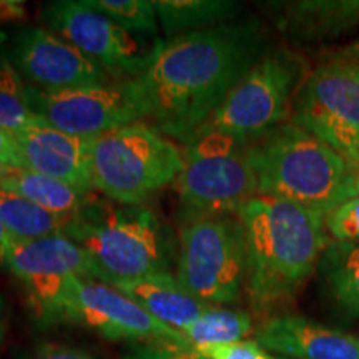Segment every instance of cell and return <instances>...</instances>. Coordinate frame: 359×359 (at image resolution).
Here are the masks:
<instances>
[{"instance_id":"6da1fadb","label":"cell","mask_w":359,"mask_h":359,"mask_svg":"<svg viewBox=\"0 0 359 359\" xmlns=\"http://www.w3.org/2000/svg\"><path fill=\"white\" fill-rule=\"evenodd\" d=\"M264 53L266 35L258 20L177 35L132 80L142 120L187 143Z\"/></svg>"},{"instance_id":"7a4b0ae2","label":"cell","mask_w":359,"mask_h":359,"mask_svg":"<svg viewBox=\"0 0 359 359\" xmlns=\"http://www.w3.org/2000/svg\"><path fill=\"white\" fill-rule=\"evenodd\" d=\"M248 250L246 290L255 308L288 303L320 264L331 243L325 215L273 196L257 195L236 212Z\"/></svg>"},{"instance_id":"3957f363","label":"cell","mask_w":359,"mask_h":359,"mask_svg":"<svg viewBox=\"0 0 359 359\" xmlns=\"http://www.w3.org/2000/svg\"><path fill=\"white\" fill-rule=\"evenodd\" d=\"M258 195L273 196L326 217L353 196L351 163L293 123L251 140Z\"/></svg>"},{"instance_id":"277c9868","label":"cell","mask_w":359,"mask_h":359,"mask_svg":"<svg viewBox=\"0 0 359 359\" xmlns=\"http://www.w3.org/2000/svg\"><path fill=\"white\" fill-rule=\"evenodd\" d=\"M64 236L88 251L105 285L168 273L173 257L170 233L151 210L97 196L70 219Z\"/></svg>"},{"instance_id":"5b68a950","label":"cell","mask_w":359,"mask_h":359,"mask_svg":"<svg viewBox=\"0 0 359 359\" xmlns=\"http://www.w3.org/2000/svg\"><path fill=\"white\" fill-rule=\"evenodd\" d=\"M183 150L145 122L116 128L90 142V172L95 191L110 201L142 206L175 183Z\"/></svg>"},{"instance_id":"8992f818","label":"cell","mask_w":359,"mask_h":359,"mask_svg":"<svg viewBox=\"0 0 359 359\" xmlns=\"http://www.w3.org/2000/svg\"><path fill=\"white\" fill-rule=\"evenodd\" d=\"M183 222L236 215L258 195L251 140L200 132L185 143L183 168L175 180Z\"/></svg>"},{"instance_id":"52a82bcc","label":"cell","mask_w":359,"mask_h":359,"mask_svg":"<svg viewBox=\"0 0 359 359\" xmlns=\"http://www.w3.org/2000/svg\"><path fill=\"white\" fill-rule=\"evenodd\" d=\"M248 278V250L236 215L183 223L177 280L188 294L210 306L235 304Z\"/></svg>"},{"instance_id":"ba28073f","label":"cell","mask_w":359,"mask_h":359,"mask_svg":"<svg viewBox=\"0 0 359 359\" xmlns=\"http://www.w3.org/2000/svg\"><path fill=\"white\" fill-rule=\"evenodd\" d=\"M303 82L302 57L286 48L266 52L196 133L222 132L255 140L293 114Z\"/></svg>"},{"instance_id":"9c48e42d","label":"cell","mask_w":359,"mask_h":359,"mask_svg":"<svg viewBox=\"0 0 359 359\" xmlns=\"http://www.w3.org/2000/svg\"><path fill=\"white\" fill-rule=\"evenodd\" d=\"M48 30L65 39L114 80H133L150 69L163 40L123 30L85 0H55L40 8Z\"/></svg>"},{"instance_id":"30bf717a","label":"cell","mask_w":359,"mask_h":359,"mask_svg":"<svg viewBox=\"0 0 359 359\" xmlns=\"http://www.w3.org/2000/svg\"><path fill=\"white\" fill-rule=\"evenodd\" d=\"M6 268L24 286L34 320L45 327L65 323L67 296L75 278L100 281L88 251L64 235L13 238Z\"/></svg>"},{"instance_id":"8fae6325","label":"cell","mask_w":359,"mask_h":359,"mask_svg":"<svg viewBox=\"0 0 359 359\" xmlns=\"http://www.w3.org/2000/svg\"><path fill=\"white\" fill-rule=\"evenodd\" d=\"M291 123L348 161L359 156V62L348 53L318 65L296 95Z\"/></svg>"},{"instance_id":"7c38bea8","label":"cell","mask_w":359,"mask_h":359,"mask_svg":"<svg viewBox=\"0 0 359 359\" xmlns=\"http://www.w3.org/2000/svg\"><path fill=\"white\" fill-rule=\"evenodd\" d=\"M25 100L40 122L80 138H95L142 122L132 80H110L60 92L25 85Z\"/></svg>"},{"instance_id":"4fadbf2b","label":"cell","mask_w":359,"mask_h":359,"mask_svg":"<svg viewBox=\"0 0 359 359\" xmlns=\"http://www.w3.org/2000/svg\"><path fill=\"white\" fill-rule=\"evenodd\" d=\"M0 55L22 82L43 92L93 87L114 80L77 47L40 27H19L8 32Z\"/></svg>"},{"instance_id":"5bb4252c","label":"cell","mask_w":359,"mask_h":359,"mask_svg":"<svg viewBox=\"0 0 359 359\" xmlns=\"http://www.w3.org/2000/svg\"><path fill=\"white\" fill-rule=\"evenodd\" d=\"M65 323H74L110 341L191 344L185 334L148 314L132 298L102 281L75 278L65 303Z\"/></svg>"},{"instance_id":"9a60e30c","label":"cell","mask_w":359,"mask_h":359,"mask_svg":"<svg viewBox=\"0 0 359 359\" xmlns=\"http://www.w3.org/2000/svg\"><path fill=\"white\" fill-rule=\"evenodd\" d=\"M13 137L22 168L57 178L82 191H95L90 172L92 138L58 132L42 122L22 128Z\"/></svg>"},{"instance_id":"2e32d148","label":"cell","mask_w":359,"mask_h":359,"mask_svg":"<svg viewBox=\"0 0 359 359\" xmlns=\"http://www.w3.org/2000/svg\"><path fill=\"white\" fill-rule=\"evenodd\" d=\"M257 343L278 359H359L358 336L294 314L264 321Z\"/></svg>"},{"instance_id":"e0dca14e","label":"cell","mask_w":359,"mask_h":359,"mask_svg":"<svg viewBox=\"0 0 359 359\" xmlns=\"http://www.w3.org/2000/svg\"><path fill=\"white\" fill-rule=\"evenodd\" d=\"M271 8L283 32L302 42L331 40L359 29V0H302Z\"/></svg>"},{"instance_id":"ac0fdd59","label":"cell","mask_w":359,"mask_h":359,"mask_svg":"<svg viewBox=\"0 0 359 359\" xmlns=\"http://www.w3.org/2000/svg\"><path fill=\"white\" fill-rule=\"evenodd\" d=\"M110 286L132 298L155 320L180 333L212 308L188 294L177 276L170 273H158L130 281H115Z\"/></svg>"},{"instance_id":"d6986e66","label":"cell","mask_w":359,"mask_h":359,"mask_svg":"<svg viewBox=\"0 0 359 359\" xmlns=\"http://www.w3.org/2000/svg\"><path fill=\"white\" fill-rule=\"evenodd\" d=\"M2 188L19 193L40 208L64 218L77 217L95 198V193L82 191L60 180L25 168H12Z\"/></svg>"},{"instance_id":"ffe728a7","label":"cell","mask_w":359,"mask_h":359,"mask_svg":"<svg viewBox=\"0 0 359 359\" xmlns=\"http://www.w3.org/2000/svg\"><path fill=\"white\" fill-rule=\"evenodd\" d=\"M323 280L344 316H359V241H331L320 259Z\"/></svg>"},{"instance_id":"44dd1931","label":"cell","mask_w":359,"mask_h":359,"mask_svg":"<svg viewBox=\"0 0 359 359\" xmlns=\"http://www.w3.org/2000/svg\"><path fill=\"white\" fill-rule=\"evenodd\" d=\"M155 11L165 34H188L226 24L240 11L231 0H156Z\"/></svg>"},{"instance_id":"7402d4cb","label":"cell","mask_w":359,"mask_h":359,"mask_svg":"<svg viewBox=\"0 0 359 359\" xmlns=\"http://www.w3.org/2000/svg\"><path fill=\"white\" fill-rule=\"evenodd\" d=\"M70 219L40 208L19 193L0 188V222L15 240L65 235Z\"/></svg>"},{"instance_id":"603a6c76","label":"cell","mask_w":359,"mask_h":359,"mask_svg":"<svg viewBox=\"0 0 359 359\" xmlns=\"http://www.w3.org/2000/svg\"><path fill=\"white\" fill-rule=\"evenodd\" d=\"M253 331L248 313L240 309L212 306L183 331L195 348L243 341Z\"/></svg>"},{"instance_id":"cb8c5ba5","label":"cell","mask_w":359,"mask_h":359,"mask_svg":"<svg viewBox=\"0 0 359 359\" xmlns=\"http://www.w3.org/2000/svg\"><path fill=\"white\" fill-rule=\"evenodd\" d=\"M25 100V83L13 67L0 55V128L17 133L39 123Z\"/></svg>"},{"instance_id":"d4e9b609","label":"cell","mask_w":359,"mask_h":359,"mask_svg":"<svg viewBox=\"0 0 359 359\" xmlns=\"http://www.w3.org/2000/svg\"><path fill=\"white\" fill-rule=\"evenodd\" d=\"M85 2L127 32L156 37L158 15H156L155 4L150 0H85Z\"/></svg>"},{"instance_id":"484cf974","label":"cell","mask_w":359,"mask_h":359,"mask_svg":"<svg viewBox=\"0 0 359 359\" xmlns=\"http://www.w3.org/2000/svg\"><path fill=\"white\" fill-rule=\"evenodd\" d=\"M327 235L339 243L359 241V196H353L336 206L325 217Z\"/></svg>"},{"instance_id":"4316f807","label":"cell","mask_w":359,"mask_h":359,"mask_svg":"<svg viewBox=\"0 0 359 359\" xmlns=\"http://www.w3.org/2000/svg\"><path fill=\"white\" fill-rule=\"evenodd\" d=\"M122 359H206L193 344L170 343H135L125 349Z\"/></svg>"},{"instance_id":"83f0119b","label":"cell","mask_w":359,"mask_h":359,"mask_svg":"<svg viewBox=\"0 0 359 359\" xmlns=\"http://www.w3.org/2000/svg\"><path fill=\"white\" fill-rule=\"evenodd\" d=\"M206 359H278L266 349L259 346L257 341H236L226 344L196 348Z\"/></svg>"},{"instance_id":"f1b7e54d","label":"cell","mask_w":359,"mask_h":359,"mask_svg":"<svg viewBox=\"0 0 359 359\" xmlns=\"http://www.w3.org/2000/svg\"><path fill=\"white\" fill-rule=\"evenodd\" d=\"M17 359H100L88 349L65 343H39L27 351L17 354Z\"/></svg>"},{"instance_id":"f546056e","label":"cell","mask_w":359,"mask_h":359,"mask_svg":"<svg viewBox=\"0 0 359 359\" xmlns=\"http://www.w3.org/2000/svg\"><path fill=\"white\" fill-rule=\"evenodd\" d=\"M0 163L8 167L22 168L19 147H17L15 137L6 128H0Z\"/></svg>"},{"instance_id":"4dcf8cb0","label":"cell","mask_w":359,"mask_h":359,"mask_svg":"<svg viewBox=\"0 0 359 359\" xmlns=\"http://www.w3.org/2000/svg\"><path fill=\"white\" fill-rule=\"evenodd\" d=\"M25 17V7L22 2L0 0V22L22 20Z\"/></svg>"},{"instance_id":"1f68e13d","label":"cell","mask_w":359,"mask_h":359,"mask_svg":"<svg viewBox=\"0 0 359 359\" xmlns=\"http://www.w3.org/2000/svg\"><path fill=\"white\" fill-rule=\"evenodd\" d=\"M12 240L13 238L11 236V233L7 231V228L0 222V268H6Z\"/></svg>"},{"instance_id":"d6a6232c","label":"cell","mask_w":359,"mask_h":359,"mask_svg":"<svg viewBox=\"0 0 359 359\" xmlns=\"http://www.w3.org/2000/svg\"><path fill=\"white\" fill-rule=\"evenodd\" d=\"M351 163V182H353V196H359V156ZM351 196V198H353Z\"/></svg>"},{"instance_id":"836d02e7","label":"cell","mask_w":359,"mask_h":359,"mask_svg":"<svg viewBox=\"0 0 359 359\" xmlns=\"http://www.w3.org/2000/svg\"><path fill=\"white\" fill-rule=\"evenodd\" d=\"M7 330V308L6 302H4L2 294H0V343L4 341V336H6Z\"/></svg>"},{"instance_id":"e575fe53","label":"cell","mask_w":359,"mask_h":359,"mask_svg":"<svg viewBox=\"0 0 359 359\" xmlns=\"http://www.w3.org/2000/svg\"><path fill=\"white\" fill-rule=\"evenodd\" d=\"M12 168H15V167H8V165L0 163V188H2L4 183L7 182V178H8V175H11Z\"/></svg>"},{"instance_id":"d590c367","label":"cell","mask_w":359,"mask_h":359,"mask_svg":"<svg viewBox=\"0 0 359 359\" xmlns=\"http://www.w3.org/2000/svg\"><path fill=\"white\" fill-rule=\"evenodd\" d=\"M349 57H353V58H356V60L359 62V42L356 43V45H353L351 48H349V50L346 52Z\"/></svg>"}]
</instances>
